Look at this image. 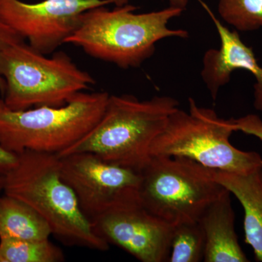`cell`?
Here are the masks:
<instances>
[{
	"instance_id": "obj_1",
	"label": "cell",
	"mask_w": 262,
	"mask_h": 262,
	"mask_svg": "<svg viewBox=\"0 0 262 262\" xmlns=\"http://www.w3.org/2000/svg\"><path fill=\"white\" fill-rule=\"evenodd\" d=\"M134 5L106 6L85 12L80 26L66 41L96 59L122 69L139 67L153 56L157 43L168 37L187 38V31L169 29L170 20L184 10L169 6L158 11L136 13Z\"/></svg>"
},
{
	"instance_id": "obj_15",
	"label": "cell",
	"mask_w": 262,
	"mask_h": 262,
	"mask_svg": "<svg viewBox=\"0 0 262 262\" xmlns=\"http://www.w3.org/2000/svg\"><path fill=\"white\" fill-rule=\"evenodd\" d=\"M63 252L49 239H0V262H59Z\"/></svg>"
},
{
	"instance_id": "obj_23",
	"label": "cell",
	"mask_w": 262,
	"mask_h": 262,
	"mask_svg": "<svg viewBox=\"0 0 262 262\" xmlns=\"http://www.w3.org/2000/svg\"><path fill=\"white\" fill-rule=\"evenodd\" d=\"M3 191V175H0V192Z\"/></svg>"
},
{
	"instance_id": "obj_18",
	"label": "cell",
	"mask_w": 262,
	"mask_h": 262,
	"mask_svg": "<svg viewBox=\"0 0 262 262\" xmlns=\"http://www.w3.org/2000/svg\"><path fill=\"white\" fill-rule=\"evenodd\" d=\"M234 120L237 131L254 136L262 141V120L259 116L250 114Z\"/></svg>"
},
{
	"instance_id": "obj_17",
	"label": "cell",
	"mask_w": 262,
	"mask_h": 262,
	"mask_svg": "<svg viewBox=\"0 0 262 262\" xmlns=\"http://www.w3.org/2000/svg\"><path fill=\"white\" fill-rule=\"evenodd\" d=\"M218 11L224 21L238 32L262 29V0H220Z\"/></svg>"
},
{
	"instance_id": "obj_7",
	"label": "cell",
	"mask_w": 262,
	"mask_h": 262,
	"mask_svg": "<svg viewBox=\"0 0 262 262\" xmlns=\"http://www.w3.org/2000/svg\"><path fill=\"white\" fill-rule=\"evenodd\" d=\"M138 196L150 213L170 226L199 222L227 190L208 168L178 157H151L140 171Z\"/></svg>"
},
{
	"instance_id": "obj_21",
	"label": "cell",
	"mask_w": 262,
	"mask_h": 262,
	"mask_svg": "<svg viewBox=\"0 0 262 262\" xmlns=\"http://www.w3.org/2000/svg\"><path fill=\"white\" fill-rule=\"evenodd\" d=\"M253 88H254L253 106L258 111H262V82L255 83Z\"/></svg>"
},
{
	"instance_id": "obj_12",
	"label": "cell",
	"mask_w": 262,
	"mask_h": 262,
	"mask_svg": "<svg viewBox=\"0 0 262 262\" xmlns=\"http://www.w3.org/2000/svg\"><path fill=\"white\" fill-rule=\"evenodd\" d=\"M231 193L226 190L207 208L199 222L205 237V262H248L234 228Z\"/></svg>"
},
{
	"instance_id": "obj_20",
	"label": "cell",
	"mask_w": 262,
	"mask_h": 262,
	"mask_svg": "<svg viewBox=\"0 0 262 262\" xmlns=\"http://www.w3.org/2000/svg\"><path fill=\"white\" fill-rule=\"evenodd\" d=\"M17 155L0 146V175H4L16 163Z\"/></svg>"
},
{
	"instance_id": "obj_5",
	"label": "cell",
	"mask_w": 262,
	"mask_h": 262,
	"mask_svg": "<svg viewBox=\"0 0 262 262\" xmlns=\"http://www.w3.org/2000/svg\"><path fill=\"white\" fill-rule=\"evenodd\" d=\"M189 112L177 108L155 138L151 157L187 158L213 170L249 174L262 169L256 151H245L231 144L236 130L234 118H222L213 110L198 106L189 98Z\"/></svg>"
},
{
	"instance_id": "obj_10",
	"label": "cell",
	"mask_w": 262,
	"mask_h": 262,
	"mask_svg": "<svg viewBox=\"0 0 262 262\" xmlns=\"http://www.w3.org/2000/svg\"><path fill=\"white\" fill-rule=\"evenodd\" d=\"M59 158L61 178L75 193L90 222L138 192L139 172L107 163L93 153H72Z\"/></svg>"
},
{
	"instance_id": "obj_6",
	"label": "cell",
	"mask_w": 262,
	"mask_h": 262,
	"mask_svg": "<svg viewBox=\"0 0 262 262\" xmlns=\"http://www.w3.org/2000/svg\"><path fill=\"white\" fill-rule=\"evenodd\" d=\"M0 75L5 83L3 101L13 110L64 106L96 82L67 53L48 57L25 41L0 53Z\"/></svg>"
},
{
	"instance_id": "obj_9",
	"label": "cell",
	"mask_w": 262,
	"mask_h": 262,
	"mask_svg": "<svg viewBox=\"0 0 262 262\" xmlns=\"http://www.w3.org/2000/svg\"><path fill=\"white\" fill-rule=\"evenodd\" d=\"M95 233L142 262L168 261L173 227L150 213L138 192L91 222Z\"/></svg>"
},
{
	"instance_id": "obj_16",
	"label": "cell",
	"mask_w": 262,
	"mask_h": 262,
	"mask_svg": "<svg viewBox=\"0 0 262 262\" xmlns=\"http://www.w3.org/2000/svg\"><path fill=\"white\" fill-rule=\"evenodd\" d=\"M206 237L200 222L173 227L168 261L199 262L204 258Z\"/></svg>"
},
{
	"instance_id": "obj_3",
	"label": "cell",
	"mask_w": 262,
	"mask_h": 262,
	"mask_svg": "<svg viewBox=\"0 0 262 262\" xmlns=\"http://www.w3.org/2000/svg\"><path fill=\"white\" fill-rule=\"evenodd\" d=\"M179 106L177 100L168 96L139 100L131 95H110L94 128L58 156L93 153L107 163L140 173L151 159L155 138Z\"/></svg>"
},
{
	"instance_id": "obj_22",
	"label": "cell",
	"mask_w": 262,
	"mask_h": 262,
	"mask_svg": "<svg viewBox=\"0 0 262 262\" xmlns=\"http://www.w3.org/2000/svg\"><path fill=\"white\" fill-rule=\"evenodd\" d=\"M170 6L177 7L185 10L187 8L189 0H167Z\"/></svg>"
},
{
	"instance_id": "obj_11",
	"label": "cell",
	"mask_w": 262,
	"mask_h": 262,
	"mask_svg": "<svg viewBox=\"0 0 262 262\" xmlns=\"http://www.w3.org/2000/svg\"><path fill=\"white\" fill-rule=\"evenodd\" d=\"M214 24L220 38V49H209L203 59L202 78L213 100L221 88L229 83L234 71L244 70L252 73L258 64L252 48L246 46L237 31H230L213 14L209 7L200 2Z\"/></svg>"
},
{
	"instance_id": "obj_19",
	"label": "cell",
	"mask_w": 262,
	"mask_h": 262,
	"mask_svg": "<svg viewBox=\"0 0 262 262\" xmlns=\"http://www.w3.org/2000/svg\"><path fill=\"white\" fill-rule=\"evenodd\" d=\"M23 37L10 28L9 26L7 25L5 22L0 18V53L4 51L5 48L9 47L12 45L16 44V43L24 42ZM26 42V41H25ZM5 83L4 79L0 75V91L2 94L4 92Z\"/></svg>"
},
{
	"instance_id": "obj_13",
	"label": "cell",
	"mask_w": 262,
	"mask_h": 262,
	"mask_svg": "<svg viewBox=\"0 0 262 262\" xmlns=\"http://www.w3.org/2000/svg\"><path fill=\"white\" fill-rule=\"evenodd\" d=\"M208 170L242 205L245 241L252 248L256 261L262 262V169L249 174Z\"/></svg>"
},
{
	"instance_id": "obj_2",
	"label": "cell",
	"mask_w": 262,
	"mask_h": 262,
	"mask_svg": "<svg viewBox=\"0 0 262 262\" xmlns=\"http://www.w3.org/2000/svg\"><path fill=\"white\" fill-rule=\"evenodd\" d=\"M16 155V163L3 175L4 194L32 207L64 244L107 251L110 244L95 233L75 193L62 179L59 157L29 150Z\"/></svg>"
},
{
	"instance_id": "obj_8",
	"label": "cell",
	"mask_w": 262,
	"mask_h": 262,
	"mask_svg": "<svg viewBox=\"0 0 262 262\" xmlns=\"http://www.w3.org/2000/svg\"><path fill=\"white\" fill-rule=\"evenodd\" d=\"M130 0H0V18L29 46L45 55L54 53L80 26L85 12L110 5L127 4Z\"/></svg>"
},
{
	"instance_id": "obj_14",
	"label": "cell",
	"mask_w": 262,
	"mask_h": 262,
	"mask_svg": "<svg viewBox=\"0 0 262 262\" xmlns=\"http://www.w3.org/2000/svg\"><path fill=\"white\" fill-rule=\"evenodd\" d=\"M51 234L48 222L32 207L7 194L0 198V239L42 241Z\"/></svg>"
},
{
	"instance_id": "obj_4",
	"label": "cell",
	"mask_w": 262,
	"mask_h": 262,
	"mask_svg": "<svg viewBox=\"0 0 262 262\" xmlns=\"http://www.w3.org/2000/svg\"><path fill=\"white\" fill-rule=\"evenodd\" d=\"M110 95L81 92L64 106L13 110L0 98V146L14 154L58 155L82 139L103 116Z\"/></svg>"
}]
</instances>
